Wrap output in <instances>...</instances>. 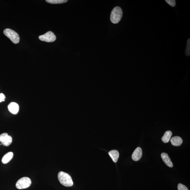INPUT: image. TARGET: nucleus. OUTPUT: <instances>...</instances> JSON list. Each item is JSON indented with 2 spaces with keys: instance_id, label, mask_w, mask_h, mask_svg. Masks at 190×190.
Listing matches in <instances>:
<instances>
[{
  "instance_id": "nucleus-3",
  "label": "nucleus",
  "mask_w": 190,
  "mask_h": 190,
  "mask_svg": "<svg viewBox=\"0 0 190 190\" xmlns=\"http://www.w3.org/2000/svg\"><path fill=\"white\" fill-rule=\"evenodd\" d=\"M3 33L13 43L15 44L19 43L20 41V38L18 33L15 31L10 29H6L4 30Z\"/></svg>"
},
{
  "instance_id": "nucleus-1",
  "label": "nucleus",
  "mask_w": 190,
  "mask_h": 190,
  "mask_svg": "<svg viewBox=\"0 0 190 190\" xmlns=\"http://www.w3.org/2000/svg\"><path fill=\"white\" fill-rule=\"evenodd\" d=\"M58 178L62 185L65 186L71 187L73 185L72 178L68 174L63 172H60L58 174Z\"/></svg>"
},
{
  "instance_id": "nucleus-9",
  "label": "nucleus",
  "mask_w": 190,
  "mask_h": 190,
  "mask_svg": "<svg viewBox=\"0 0 190 190\" xmlns=\"http://www.w3.org/2000/svg\"><path fill=\"white\" fill-rule=\"evenodd\" d=\"M162 159L164 163L169 167L172 168L173 166V164L168 155L166 153L163 152L161 155Z\"/></svg>"
},
{
  "instance_id": "nucleus-5",
  "label": "nucleus",
  "mask_w": 190,
  "mask_h": 190,
  "mask_svg": "<svg viewBox=\"0 0 190 190\" xmlns=\"http://www.w3.org/2000/svg\"><path fill=\"white\" fill-rule=\"evenodd\" d=\"M39 39L42 41L52 42L56 40V36L53 32L49 31L46 34L39 36Z\"/></svg>"
},
{
  "instance_id": "nucleus-6",
  "label": "nucleus",
  "mask_w": 190,
  "mask_h": 190,
  "mask_svg": "<svg viewBox=\"0 0 190 190\" xmlns=\"http://www.w3.org/2000/svg\"><path fill=\"white\" fill-rule=\"evenodd\" d=\"M12 138L6 133L0 135V141L1 144L5 146H8L12 142Z\"/></svg>"
},
{
  "instance_id": "nucleus-16",
  "label": "nucleus",
  "mask_w": 190,
  "mask_h": 190,
  "mask_svg": "<svg viewBox=\"0 0 190 190\" xmlns=\"http://www.w3.org/2000/svg\"><path fill=\"white\" fill-rule=\"evenodd\" d=\"M178 190H189L188 188L186 186L181 183L178 184L177 186Z\"/></svg>"
},
{
  "instance_id": "nucleus-17",
  "label": "nucleus",
  "mask_w": 190,
  "mask_h": 190,
  "mask_svg": "<svg viewBox=\"0 0 190 190\" xmlns=\"http://www.w3.org/2000/svg\"><path fill=\"white\" fill-rule=\"evenodd\" d=\"M166 1L171 7H175L176 1L175 0H166Z\"/></svg>"
},
{
  "instance_id": "nucleus-14",
  "label": "nucleus",
  "mask_w": 190,
  "mask_h": 190,
  "mask_svg": "<svg viewBox=\"0 0 190 190\" xmlns=\"http://www.w3.org/2000/svg\"><path fill=\"white\" fill-rule=\"evenodd\" d=\"M46 2L52 4H59L66 3L67 0H46Z\"/></svg>"
},
{
  "instance_id": "nucleus-12",
  "label": "nucleus",
  "mask_w": 190,
  "mask_h": 190,
  "mask_svg": "<svg viewBox=\"0 0 190 190\" xmlns=\"http://www.w3.org/2000/svg\"><path fill=\"white\" fill-rule=\"evenodd\" d=\"M13 152H10L6 154L2 159L1 161L3 164L8 163L13 158Z\"/></svg>"
},
{
  "instance_id": "nucleus-2",
  "label": "nucleus",
  "mask_w": 190,
  "mask_h": 190,
  "mask_svg": "<svg viewBox=\"0 0 190 190\" xmlns=\"http://www.w3.org/2000/svg\"><path fill=\"white\" fill-rule=\"evenodd\" d=\"M123 15V11L121 7H116L112 10L110 15V20L113 24L119 23Z\"/></svg>"
},
{
  "instance_id": "nucleus-8",
  "label": "nucleus",
  "mask_w": 190,
  "mask_h": 190,
  "mask_svg": "<svg viewBox=\"0 0 190 190\" xmlns=\"http://www.w3.org/2000/svg\"><path fill=\"white\" fill-rule=\"evenodd\" d=\"M8 108L9 111L13 114H16L19 111V105L16 103L15 102H12L10 103L8 106Z\"/></svg>"
},
{
  "instance_id": "nucleus-4",
  "label": "nucleus",
  "mask_w": 190,
  "mask_h": 190,
  "mask_svg": "<svg viewBox=\"0 0 190 190\" xmlns=\"http://www.w3.org/2000/svg\"><path fill=\"white\" fill-rule=\"evenodd\" d=\"M32 181L30 178L28 177H23L19 180L16 183V187L18 189H27L30 186Z\"/></svg>"
},
{
  "instance_id": "nucleus-15",
  "label": "nucleus",
  "mask_w": 190,
  "mask_h": 190,
  "mask_svg": "<svg viewBox=\"0 0 190 190\" xmlns=\"http://www.w3.org/2000/svg\"><path fill=\"white\" fill-rule=\"evenodd\" d=\"M185 54L187 56H189L190 54V39L187 40V45L185 50Z\"/></svg>"
},
{
  "instance_id": "nucleus-18",
  "label": "nucleus",
  "mask_w": 190,
  "mask_h": 190,
  "mask_svg": "<svg viewBox=\"0 0 190 190\" xmlns=\"http://www.w3.org/2000/svg\"><path fill=\"white\" fill-rule=\"evenodd\" d=\"M5 97L3 94H0V102L4 101Z\"/></svg>"
},
{
  "instance_id": "nucleus-10",
  "label": "nucleus",
  "mask_w": 190,
  "mask_h": 190,
  "mask_svg": "<svg viewBox=\"0 0 190 190\" xmlns=\"http://www.w3.org/2000/svg\"><path fill=\"white\" fill-rule=\"evenodd\" d=\"M171 144L173 146L176 147L180 146L183 142V139L181 137L176 136L172 137L170 139Z\"/></svg>"
},
{
  "instance_id": "nucleus-13",
  "label": "nucleus",
  "mask_w": 190,
  "mask_h": 190,
  "mask_svg": "<svg viewBox=\"0 0 190 190\" xmlns=\"http://www.w3.org/2000/svg\"><path fill=\"white\" fill-rule=\"evenodd\" d=\"M172 135L171 131H168L164 133L163 136L162 138V140L164 143H167L169 141Z\"/></svg>"
},
{
  "instance_id": "nucleus-7",
  "label": "nucleus",
  "mask_w": 190,
  "mask_h": 190,
  "mask_svg": "<svg viewBox=\"0 0 190 190\" xmlns=\"http://www.w3.org/2000/svg\"><path fill=\"white\" fill-rule=\"evenodd\" d=\"M142 155V149L140 147H138L134 151L132 155V158L134 161H137L140 159Z\"/></svg>"
},
{
  "instance_id": "nucleus-11",
  "label": "nucleus",
  "mask_w": 190,
  "mask_h": 190,
  "mask_svg": "<svg viewBox=\"0 0 190 190\" xmlns=\"http://www.w3.org/2000/svg\"><path fill=\"white\" fill-rule=\"evenodd\" d=\"M108 154L114 163L117 162L119 157V153L117 150H114L110 151L108 152Z\"/></svg>"
}]
</instances>
